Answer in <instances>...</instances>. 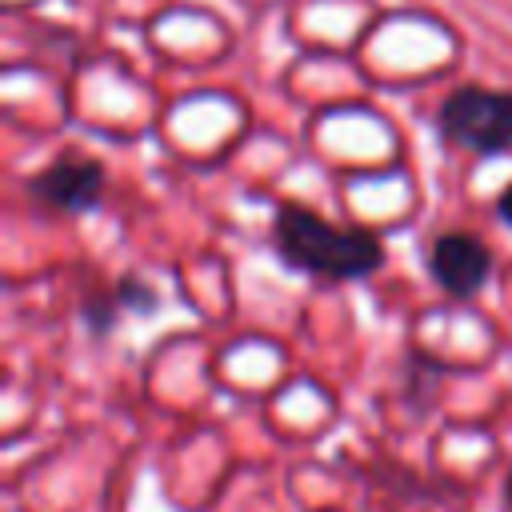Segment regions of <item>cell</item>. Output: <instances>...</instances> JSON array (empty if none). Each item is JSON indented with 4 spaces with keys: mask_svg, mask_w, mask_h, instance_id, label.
<instances>
[{
    "mask_svg": "<svg viewBox=\"0 0 512 512\" xmlns=\"http://www.w3.org/2000/svg\"><path fill=\"white\" fill-rule=\"evenodd\" d=\"M276 252L284 256V264L320 280H364L384 260V248L368 228H336L332 220L300 204L280 208Z\"/></svg>",
    "mask_w": 512,
    "mask_h": 512,
    "instance_id": "6da1fadb",
    "label": "cell"
},
{
    "mask_svg": "<svg viewBox=\"0 0 512 512\" xmlns=\"http://www.w3.org/2000/svg\"><path fill=\"white\" fill-rule=\"evenodd\" d=\"M440 132L476 156H496L512 148V92L500 88H460L440 108Z\"/></svg>",
    "mask_w": 512,
    "mask_h": 512,
    "instance_id": "7a4b0ae2",
    "label": "cell"
},
{
    "mask_svg": "<svg viewBox=\"0 0 512 512\" xmlns=\"http://www.w3.org/2000/svg\"><path fill=\"white\" fill-rule=\"evenodd\" d=\"M428 268H432V280L448 292V296H476L488 276H492V252L484 240L468 236V232H444L432 240V252H428Z\"/></svg>",
    "mask_w": 512,
    "mask_h": 512,
    "instance_id": "3957f363",
    "label": "cell"
},
{
    "mask_svg": "<svg viewBox=\"0 0 512 512\" xmlns=\"http://www.w3.org/2000/svg\"><path fill=\"white\" fill-rule=\"evenodd\" d=\"M32 196L60 208V212H88L100 204V188H104V168L96 160H76V156H60L56 164H48L32 184Z\"/></svg>",
    "mask_w": 512,
    "mask_h": 512,
    "instance_id": "277c9868",
    "label": "cell"
},
{
    "mask_svg": "<svg viewBox=\"0 0 512 512\" xmlns=\"http://www.w3.org/2000/svg\"><path fill=\"white\" fill-rule=\"evenodd\" d=\"M496 212H500V220H508V224H512V184L500 192V204H496Z\"/></svg>",
    "mask_w": 512,
    "mask_h": 512,
    "instance_id": "5b68a950",
    "label": "cell"
},
{
    "mask_svg": "<svg viewBox=\"0 0 512 512\" xmlns=\"http://www.w3.org/2000/svg\"><path fill=\"white\" fill-rule=\"evenodd\" d=\"M504 500H508V508H512V468H508V476H504Z\"/></svg>",
    "mask_w": 512,
    "mask_h": 512,
    "instance_id": "8992f818",
    "label": "cell"
}]
</instances>
